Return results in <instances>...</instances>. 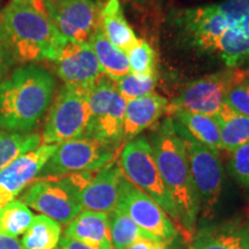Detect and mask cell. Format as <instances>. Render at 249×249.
I'll return each instance as SVG.
<instances>
[{
	"instance_id": "cell-35",
	"label": "cell",
	"mask_w": 249,
	"mask_h": 249,
	"mask_svg": "<svg viewBox=\"0 0 249 249\" xmlns=\"http://www.w3.org/2000/svg\"><path fill=\"white\" fill-rule=\"evenodd\" d=\"M6 70H7V57L5 52H0V81L5 75Z\"/></svg>"
},
{
	"instance_id": "cell-6",
	"label": "cell",
	"mask_w": 249,
	"mask_h": 249,
	"mask_svg": "<svg viewBox=\"0 0 249 249\" xmlns=\"http://www.w3.org/2000/svg\"><path fill=\"white\" fill-rule=\"evenodd\" d=\"M90 120L86 136L119 148L124 143V117L126 101L117 83L103 74L88 87Z\"/></svg>"
},
{
	"instance_id": "cell-31",
	"label": "cell",
	"mask_w": 249,
	"mask_h": 249,
	"mask_svg": "<svg viewBox=\"0 0 249 249\" xmlns=\"http://www.w3.org/2000/svg\"><path fill=\"white\" fill-rule=\"evenodd\" d=\"M224 103L232 110L249 118V76L230 90Z\"/></svg>"
},
{
	"instance_id": "cell-9",
	"label": "cell",
	"mask_w": 249,
	"mask_h": 249,
	"mask_svg": "<svg viewBox=\"0 0 249 249\" xmlns=\"http://www.w3.org/2000/svg\"><path fill=\"white\" fill-rule=\"evenodd\" d=\"M118 149L89 136L71 140L58 145L40 173L48 178H59L98 170L117 160Z\"/></svg>"
},
{
	"instance_id": "cell-26",
	"label": "cell",
	"mask_w": 249,
	"mask_h": 249,
	"mask_svg": "<svg viewBox=\"0 0 249 249\" xmlns=\"http://www.w3.org/2000/svg\"><path fill=\"white\" fill-rule=\"evenodd\" d=\"M42 138L37 133H18L0 129V172L18 156L39 147Z\"/></svg>"
},
{
	"instance_id": "cell-30",
	"label": "cell",
	"mask_w": 249,
	"mask_h": 249,
	"mask_svg": "<svg viewBox=\"0 0 249 249\" xmlns=\"http://www.w3.org/2000/svg\"><path fill=\"white\" fill-rule=\"evenodd\" d=\"M227 169L239 185L249 188V142L231 152Z\"/></svg>"
},
{
	"instance_id": "cell-34",
	"label": "cell",
	"mask_w": 249,
	"mask_h": 249,
	"mask_svg": "<svg viewBox=\"0 0 249 249\" xmlns=\"http://www.w3.org/2000/svg\"><path fill=\"white\" fill-rule=\"evenodd\" d=\"M0 249H22V245L15 236L0 234Z\"/></svg>"
},
{
	"instance_id": "cell-37",
	"label": "cell",
	"mask_w": 249,
	"mask_h": 249,
	"mask_svg": "<svg viewBox=\"0 0 249 249\" xmlns=\"http://www.w3.org/2000/svg\"><path fill=\"white\" fill-rule=\"evenodd\" d=\"M134 1L139 5H144V4H147L149 0H134Z\"/></svg>"
},
{
	"instance_id": "cell-11",
	"label": "cell",
	"mask_w": 249,
	"mask_h": 249,
	"mask_svg": "<svg viewBox=\"0 0 249 249\" xmlns=\"http://www.w3.org/2000/svg\"><path fill=\"white\" fill-rule=\"evenodd\" d=\"M116 207L164 244H171L178 235L176 224L165 211L124 176L120 179Z\"/></svg>"
},
{
	"instance_id": "cell-16",
	"label": "cell",
	"mask_w": 249,
	"mask_h": 249,
	"mask_svg": "<svg viewBox=\"0 0 249 249\" xmlns=\"http://www.w3.org/2000/svg\"><path fill=\"white\" fill-rule=\"evenodd\" d=\"M54 64L58 76L65 85L89 87L103 75L90 43L67 40Z\"/></svg>"
},
{
	"instance_id": "cell-33",
	"label": "cell",
	"mask_w": 249,
	"mask_h": 249,
	"mask_svg": "<svg viewBox=\"0 0 249 249\" xmlns=\"http://www.w3.org/2000/svg\"><path fill=\"white\" fill-rule=\"evenodd\" d=\"M55 249H92V248L88 247V246L82 244V242L73 240V239L64 236V238L60 239L58 247Z\"/></svg>"
},
{
	"instance_id": "cell-8",
	"label": "cell",
	"mask_w": 249,
	"mask_h": 249,
	"mask_svg": "<svg viewBox=\"0 0 249 249\" xmlns=\"http://www.w3.org/2000/svg\"><path fill=\"white\" fill-rule=\"evenodd\" d=\"M173 126L186 148L189 169L201 208H203L204 214H209L213 213L222 194L223 165L219 154L196 141L174 119Z\"/></svg>"
},
{
	"instance_id": "cell-23",
	"label": "cell",
	"mask_w": 249,
	"mask_h": 249,
	"mask_svg": "<svg viewBox=\"0 0 249 249\" xmlns=\"http://www.w3.org/2000/svg\"><path fill=\"white\" fill-rule=\"evenodd\" d=\"M219 127L223 150L232 152L236 148L249 142V118L238 113L231 107L224 105L213 116Z\"/></svg>"
},
{
	"instance_id": "cell-1",
	"label": "cell",
	"mask_w": 249,
	"mask_h": 249,
	"mask_svg": "<svg viewBox=\"0 0 249 249\" xmlns=\"http://www.w3.org/2000/svg\"><path fill=\"white\" fill-rule=\"evenodd\" d=\"M0 42L6 53L18 61L54 62L67 39L42 0H12L0 15Z\"/></svg>"
},
{
	"instance_id": "cell-4",
	"label": "cell",
	"mask_w": 249,
	"mask_h": 249,
	"mask_svg": "<svg viewBox=\"0 0 249 249\" xmlns=\"http://www.w3.org/2000/svg\"><path fill=\"white\" fill-rule=\"evenodd\" d=\"M119 165L124 176L151 197L180 227L179 210L164 185L155 163L150 142L145 136H138L124 144L120 152Z\"/></svg>"
},
{
	"instance_id": "cell-21",
	"label": "cell",
	"mask_w": 249,
	"mask_h": 249,
	"mask_svg": "<svg viewBox=\"0 0 249 249\" xmlns=\"http://www.w3.org/2000/svg\"><path fill=\"white\" fill-rule=\"evenodd\" d=\"M89 43L95 51L99 66H101L104 75L110 77L114 82H118L124 76L130 73L127 53L114 46L107 38V36L103 33L101 24H99L97 30L93 33Z\"/></svg>"
},
{
	"instance_id": "cell-24",
	"label": "cell",
	"mask_w": 249,
	"mask_h": 249,
	"mask_svg": "<svg viewBox=\"0 0 249 249\" xmlns=\"http://www.w3.org/2000/svg\"><path fill=\"white\" fill-rule=\"evenodd\" d=\"M112 248L126 249L140 240L160 241L151 233L140 227L123 209L116 207L108 216Z\"/></svg>"
},
{
	"instance_id": "cell-36",
	"label": "cell",
	"mask_w": 249,
	"mask_h": 249,
	"mask_svg": "<svg viewBox=\"0 0 249 249\" xmlns=\"http://www.w3.org/2000/svg\"><path fill=\"white\" fill-rule=\"evenodd\" d=\"M242 68H244V70H246V71H248V73H249V58L247 59V60H246V62H245V64L244 65H242V66H241Z\"/></svg>"
},
{
	"instance_id": "cell-29",
	"label": "cell",
	"mask_w": 249,
	"mask_h": 249,
	"mask_svg": "<svg viewBox=\"0 0 249 249\" xmlns=\"http://www.w3.org/2000/svg\"><path fill=\"white\" fill-rule=\"evenodd\" d=\"M130 73L134 74H157L156 71V53L154 49L145 40L139 42L127 52Z\"/></svg>"
},
{
	"instance_id": "cell-32",
	"label": "cell",
	"mask_w": 249,
	"mask_h": 249,
	"mask_svg": "<svg viewBox=\"0 0 249 249\" xmlns=\"http://www.w3.org/2000/svg\"><path fill=\"white\" fill-rule=\"evenodd\" d=\"M126 249H166V244L161 241L140 240Z\"/></svg>"
},
{
	"instance_id": "cell-18",
	"label": "cell",
	"mask_w": 249,
	"mask_h": 249,
	"mask_svg": "<svg viewBox=\"0 0 249 249\" xmlns=\"http://www.w3.org/2000/svg\"><path fill=\"white\" fill-rule=\"evenodd\" d=\"M189 249H249V225L227 222L203 226L194 233Z\"/></svg>"
},
{
	"instance_id": "cell-10",
	"label": "cell",
	"mask_w": 249,
	"mask_h": 249,
	"mask_svg": "<svg viewBox=\"0 0 249 249\" xmlns=\"http://www.w3.org/2000/svg\"><path fill=\"white\" fill-rule=\"evenodd\" d=\"M124 173L117 160L95 171L60 177L76 195L82 209L110 213L116 208Z\"/></svg>"
},
{
	"instance_id": "cell-19",
	"label": "cell",
	"mask_w": 249,
	"mask_h": 249,
	"mask_svg": "<svg viewBox=\"0 0 249 249\" xmlns=\"http://www.w3.org/2000/svg\"><path fill=\"white\" fill-rule=\"evenodd\" d=\"M65 236L80 241L92 249H113L108 214L96 211H81L65 230Z\"/></svg>"
},
{
	"instance_id": "cell-25",
	"label": "cell",
	"mask_w": 249,
	"mask_h": 249,
	"mask_svg": "<svg viewBox=\"0 0 249 249\" xmlns=\"http://www.w3.org/2000/svg\"><path fill=\"white\" fill-rule=\"evenodd\" d=\"M60 239V224L44 214H38L24 232L21 245L22 249H55Z\"/></svg>"
},
{
	"instance_id": "cell-7",
	"label": "cell",
	"mask_w": 249,
	"mask_h": 249,
	"mask_svg": "<svg viewBox=\"0 0 249 249\" xmlns=\"http://www.w3.org/2000/svg\"><path fill=\"white\" fill-rule=\"evenodd\" d=\"M248 76L249 73L242 67H227L193 81L185 87L178 97L169 103L166 113L171 117L176 111H187L216 116L230 90Z\"/></svg>"
},
{
	"instance_id": "cell-22",
	"label": "cell",
	"mask_w": 249,
	"mask_h": 249,
	"mask_svg": "<svg viewBox=\"0 0 249 249\" xmlns=\"http://www.w3.org/2000/svg\"><path fill=\"white\" fill-rule=\"evenodd\" d=\"M171 118L178 121L196 141L216 152L223 150L219 127L213 117L187 111H176L171 114Z\"/></svg>"
},
{
	"instance_id": "cell-2",
	"label": "cell",
	"mask_w": 249,
	"mask_h": 249,
	"mask_svg": "<svg viewBox=\"0 0 249 249\" xmlns=\"http://www.w3.org/2000/svg\"><path fill=\"white\" fill-rule=\"evenodd\" d=\"M150 145L155 163L180 214V231L192 240L201 210L200 198L193 181L186 148L167 117L152 134Z\"/></svg>"
},
{
	"instance_id": "cell-13",
	"label": "cell",
	"mask_w": 249,
	"mask_h": 249,
	"mask_svg": "<svg viewBox=\"0 0 249 249\" xmlns=\"http://www.w3.org/2000/svg\"><path fill=\"white\" fill-rule=\"evenodd\" d=\"M49 17L67 40L89 43L99 27V0H42Z\"/></svg>"
},
{
	"instance_id": "cell-39",
	"label": "cell",
	"mask_w": 249,
	"mask_h": 249,
	"mask_svg": "<svg viewBox=\"0 0 249 249\" xmlns=\"http://www.w3.org/2000/svg\"><path fill=\"white\" fill-rule=\"evenodd\" d=\"M99 1H101V2H103V1H104V0H99Z\"/></svg>"
},
{
	"instance_id": "cell-28",
	"label": "cell",
	"mask_w": 249,
	"mask_h": 249,
	"mask_svg": "<svg viewBox=\"0 0 249 249\" xmlns=\"http://www.w3.org/2000/svg\"><path fill=\"white\" fill-rule=\"evenodd\" d=\"M157 74H134L129 73L123 79L118 81L117 89L124 101L147 96L154 92V89L157 85Z\"/></svg>"
},
{
	"instance_id": "cell-20",
	"label": "cell",
	"mask_w": 249,
	"mask_h": 249,
	"mask_svg": "<svg viewBox=\"0 0 249 249\" xmlns=\"http://www.w3.org/2000/svg\"><path fill=\"white\" fill-rule=\"evenodd\" d=\"M99 24L107 38L126 53L139 42L124 17L120 0H104L102 2Z\"/></svg>"
},
{
	"instance_id": "cell-12",
	"label": "cell",
	"mask_w": 249,
	"mask_h": 249,
	"mask_svg": "<svg viewBox=\"0 0 249 249\" xmlns=\"http://www.w3.org/2000/svg\"><path fill=\"white\" fill-rule=\"evenodd\" d=\"M21 201L62 225H68L82 211L76 195L60 178L42 177L29 186Z\"/></svg>"
},
{
	"instance_id": "cell-38",
	"label": "cell",
	"mask_w": 249,
	"mask_h": 249,
	"mask_svg": "<svg viewBox=\"0 0 249 249\" xmlns=\"http://www.w3.org/2000/svg\"><path fill=\"white\" fill-rule=\"evenodd\" d=\"M0 52H5V50H4V48H2V45H1V42H0ZM6 53V52H5Z\"/></svg>"
},
{
	"instance_id": "cell-15",
	"label": "cell",
	"mask_w": 249,
	"mask_h": 249,
	"mask_svg": "<svg viewBox=\"0 0 249 249\" xmlns=\"http://www.w3.org/2000/svg\"><path fill=\"white\" fill-rule=\"evenodd\" d=\"M57 148L58 144H42L18 156L0 172V209L34 182Z\"/></svg>"
},
{
	"instance_id": "cell-3",
	"label": "cell",
	"mask_w": 249,
	"mask_h": 249,
	"mask_svg": "<svg viewBox=\"0 0 249 249\" xmlns=\"http://www.w3.org/2000/svg\"><path fill=\"white\" fill-rule=\"evenodd\" d=\"M53 76L44 68L27 65L0 83V129L29 133L51 105Z\"/></svg>"
},
{
	"instance_id": "cell-27",
	"label": "cell",
	"mask_w": 249,
	"mask_h": 249,
	"mask_svg": "<svg viewBox=\"0 0 249 249\" xmlns=\"http://www.w3.org/2000/svg\"><path fill=\"white\" fill-rule=\"evenodd\" d=\"M34 213L22 201L13 200L0 209V234L18 236L33 223Z\"/></svg>"
},
{
	"instance_id": "cell-17",
	"label": "cell",
	"mask_w": 249,
	"mask_h": 249,
	"mask_svg": "<svg viewBox=\"0 0 249 249\" xmlns=\"http://www.w3.org/2000/svg\"><path fill=\"white\" fill-rule=\"evenodd\" d=\"M167 107L169 101L155 92L127 101L124 117V142L138 138L143 130L152 126L166 113Z\"/></svg>"
},
{
	"instance_id": "cell-5",
	"label": "cell",
	"mask_w": 249,
	"mask_h": 249,
	"mask_svg": "<svg viewBox=\"0 0 249 249\" xmlns=\"http://www.w3.org/2000/svg\"><path fill=\"white\" fill-rule=\"evenodd\" d=\"M90 120L88 87L62 86L50 107L42 144H61L86 136Z\"/></svg>"
},
{
	"instance_id": "cell-14",
	"label": "cell",
	"mask_w": 249,
	"mask_h": 249,
	"mask_svg": "<svg viewBox=\"0 0 249 249\" xmlns=\"http://www.w3.org/2000/svg\"><path fill=\"white\" fill-rule=\"evenodd\" d=\"M173 17L187 42L205 53H216L218 40L229 28V21L216 4L179 9Z\"/></svg>"
}]
</instances>
